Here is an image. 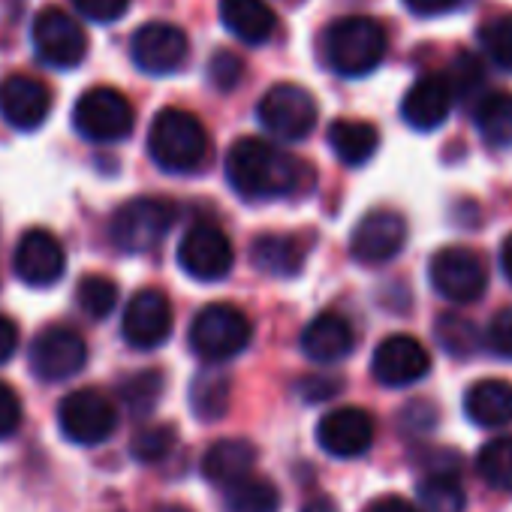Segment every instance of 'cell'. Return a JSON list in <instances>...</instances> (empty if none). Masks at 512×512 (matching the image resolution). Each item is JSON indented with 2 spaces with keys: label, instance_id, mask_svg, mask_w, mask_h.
Segmentation results:
<instances>
[{
  "label": "cell",
  "instance_id": "obj_1",
  "mask_svg": "<svg viewBox=\"0 0 512 512\" xmlns=\"http://www.w3.org/2000/svg\"><path fill=\"white\" fill-rule=\"evenodd\" d=\"M223 169L229 187L247 202L296 196L314 184V169L302 157L256 136H244L232 142Z\"/></svg>",
  "mask_w": 512,
  "mask_h": 512
},
{
  "label": "cell",
  "instance_id": "obj_2",
  "mask_svg": "<svg viewBox=\"0 0 512 512\" xmlns=\"http://www.w3.org/2000/svg\"><path fill=\"white\" fill-rule=\"evenodd\" d=\"M323 64L344 79H362L374 73L386 58V31L377 19L344 16L335 19L320 37Z\"/></svg>",
  "mask_w": 512,
  "mask_h": 512
},
{
  "label": "cell",
  "instance_id": "obj_3",
  "mask_svg": "<svg viewBox=\"0 0 512 512\" xmlns=\"http://www.w3.org/2000/svg\"><path fill=\"white\" fill-rule=\"evenodd\" d=\"M208 133L196 115L187 109H160L148 130L151 160L172 175H187L205 166L208 160Z\"/></svg>",
  "mask_w": 512,
  "mask_h": 512
},
{
  "label": "cell",
  "instance_id": "obj_4",
  "mask_svg": "<svg viewBox=\"0 0 512 512\" xmlns=\"http://www.w3.org/2000/svg\"><path fill=\"white\" fill-rule=\"evenodd\" d=\"M190 350L208 362V365H220L235 359L238 353L247 350L250 338H253V326L244 317L241 308L217 302L202 308L193 323H190Z\"/></svg>",
  "mask_w": 512,
  "mask_h": 512
},
{
  "label": "cell",
  "instance_id": "obj_5",
  "mask_svg": "<svg viewBox=\"0 0 512 512\" xmlns=\"http://www.w3.org/2000/svg\"><path fill=\"white\" fill-rule=\"evenodd\" d=\"M175 217H178V211L169 199L139 196V199L124 202L112 214L109 235L118 244V250H124V253H148L151 247H157L166 238Z\"/></svg>",
  "mask_w": 512,
  "mask_h": 512
},
{
  "label": "cell",
  "instance_id": "obj_6",
  "mask_svg": "<svg viewBox=\"0 0 512 512\" xmlns=\"http://www.w3.org/2000/svg\"><path fill=\"white\" fill-rule=\"evenodd\" d=\"M428 281L446 302L470 305V302L482 299V293L488 287V269L476 250H470L464 244H449L431 256Z\"/></svg>",
  "mask_w": 512,
  "mask_h": 512
},
{
  "label": "cell",
  "instance_id": "obj_7",
  "mask_svg": "<svg viewBox=\"0 0 512 512\" xmlns=\"http://www.w3.org/2000/svg\"><path fill=\"white\" fill-rule=\"evenodd\" d=\"M317 115H320V106H317L314 94L293 82H281V85L269 88L263 94L260 106H256L260 124L284 142H299V139L311 136L317 127Z\"/></svg>",
  "mask_w": 512,
  "mask_h": 512
},
{
  "label": "cell",
  "instance_id": "obj_8",
  "mask_svg": "<svg viewBox=\"0 0 512 512\" xmlns=\"http://www.w3.org/2000/svg\"><path fill=\"white\" fill-rule=\"evenodd\" d=\"M73 124H76L79 136L109 145V142H121L133 133L136 112L121 91L100 85L79 97V103L73 109Z\"/></svg>",
  "mask_w": 512,
  "mask_h": 512
},
{
  "label": "cell",
  "instance_id": "obj_9",
  "mask_svg": "<svg viewBox=\"0 0 512 512\" xmlns=\"http://www.w3.org/2000/svg\"><path fill=\"white\" fill-rule=\"evenodd\" d=\"M58 425L70 443L100 446L118 428V410L100 389H76L58 407Z\"/></svg>",
  "mask_w": 512,
  "mask_h": 512
},
{
  "label": "cell",
  "instance_id": "obj_10",
  "mask_svg": "<svg viewBox=\"0 0 512 512\" xmlns=\"http://www.w3.org/2000/svg\"><path fill=\"white\" fill-rule=\"evenodd\" d=\"M235 250L229 235L214 223H196L178 244V266L187 278L214 284L232 272Z\"/></svg>",
  "mask_w": 512,
  "mask_h": 512
},
{
  "label": "cell",
  "instance_id": "obj_11",
  "mask_svg": "<svg viewBox=\"0 0 512 512\" xmlns=\"http://www.w3.org/2000/svg\"><path fill=\"white\" fill-rule=\"evenodd\" d=\"M34 49L37 58L55 70H73L88 55V37L79 28L76 19H70L64 10L49 7L34 19Z\"/></svg>",
  "mask_w": 512,
  "mask_h": 512
},
{
  "label": "cell",
  "instance_id": "obj_12",
  "mask_svg": "<svg viewBox=\"0 0 512 512\" xmlns=\"http://www.w3.org/2000/svg\"><path fill=\"white\" fill-rule=\"evenodd\" d=\"M407 220L392 208H371L350 235V253L362 266H383L404 250Z\"/></svg>",
  "mask_w": 512,
  "mask_h": 512
},
{
  "label": "cell",
  "instance_id": "obj_13",
  "mask_svg": "<svg viewBox=\"0 0 512 512\" xmlns=\"http://www.w3.org/2000/svg\"><path fill=\"white\" fill-rule=\"evenodd\" d=\"M88 362L85 338L70 326H46L31 344V371L46 383L76 377Z\"/></svg>",
  "mask_w": 512,
  "mask_h": 512
},
{
  "label": "cell",
  "instance_id": "obj_14",
  "mask_svg": "<svg viewBox=\"0 0 512 512\" xmlns=\"http://www.w3.org/2000/svg\"><path fill=\"white\" fill-rule=\"evenodd\" d=\"M133 64L148 76H172L187 64L190 40L178 25L148 22L130 40Z\"/></svg>",
  "mask_w": 512,
  "mask_h": 512
},
{
  "label": "cell",
  "instance_id": "obj_15",
  "mask_svg": "<svg viewBox=\"0 0 512 512\" xmlns=\"http://www.w3.org/2000/svg\"><path fill=\"white\" fill-rule=\"evenodd\" d=\"M67 269V253L55 232L49 229H28L13 253V272L28 287H55L64 278Z\"/></svg>",
  "mask_w": 512,
  "mask_h": 512
},
{
  "label": "cell",
  "instance_id": "obj_16",
  "mask_svg": "<svg viewBox=\"0 0 512 512\" xmlns=\"http://www.w3.org/2000/svg\"><path fill=\"white\" fill-rule=\"evenodd\" d=\"M428 371H431V353L413 335H389L386 341H380L371 359L374 380L389 389L413 386L422 377H428Z\"/></svg>",
  "mask_w": 512,
  "mask_h": 512
},
{
  "label": "cell",
  "instance_id": "obj_17",
  "mask_svg": "<svg viewBox=\"0 0 512 512\" xmlns=\"http://www.w3.org/2000/svg\"><path fill=\"white\" fill-rule=\"evenodd\" d=\"M121 335L133 350H157L172 335V305L160 290H139L121 320Z\"/></svg>",
  "mask_w": 512,
  "mask_h": 512
},
{
  "label": "cell",
  "instance_id": "obj_18",
  "mask_svg": "<svg viewBox=\"0 0 512 512\" xmlns=\"http://www.w3.org/2000/svg\"><path fill=\"white\" fill-rule=\"evenodd\" d=\"M317 443L332 458H359L374 443V416L362 407H338L320 419Z\"/></svg>",
  "mask_w": 512,
  "mask_h": 512
},
{
  "label": "cell",
  "instance_id": "obj_19",
  "mask_svg": "<svg viewBox=\"0 0 512 512\" xmlns=\"http://www.w3.org/2000/svg\"><path fill=\"white\" fill-rule=\"evenodd\" d=\"M52 112V91L46 82L16 73L0 82V115L16 130H37Z\"/></svg>",
  "mask_w": 512,
  "mask_h": 512
},
{
  "label": "cell",
  "instance_id": "obj_20",
  "mask_svg": "<svg viewBox=\"0 0 512 512\" xmlns=\"http://www.w3.org/2000/svg\"><path fill=\"white\" fill-rule=\"evenodd\" d=\"M311 253V238L296 232H266L256 235L250 244V263L263 275L275 278H296L302 275Z\"/></svg>",
  "mask_w": 512,
  "mask_h": 512
},
{
  "label": "cell",
  "instance_id": "obj_21",
  "mask_svg": "<svg viewBox=\"0 0 512 512\" xmlns=\"http://www.w3.org/2000/svg\"><path fill=\"white\" fill-rule=\"evenodd\" d=\"M455 103V91L449 76H422L401 100V118L407 127L419 130V133H431L437 130Z\"/></svg>",
  "mask_w": 512,
  "mask_h": 512
},
{
  "label": "cell",
  "instance_id": "obj_22",
  "mask_svg": "<svg viewBox=\"0 0 512 512\" xmlns=\"http://www.w3.org/2000/svg\"><path fill=\"white\" fill-rule=\"evenodd\" d=\"M356 347L353 326L341 314H320L302 332V353L317 365H335Z\"/></svg>",
  "mask_w": 512,
  "mask_h": 512
},
{
  "label": "cell",
  "instance_id": "obj_23",
  "mask_svg": "<svg viewBox=\"0 0 512 512\" xmlns=\"http://www.w3.org/2000/svg\"><path fill=\"white\" fill-rule=\"evenodd\" d=\"M220 22L244 46H263L278 31V16L266 0H220Z\"/></svg>",
  "mask_w": 512,
  "mask_h": 512
},
{
  "label": "cell",
  "instance_id": "obj_24",
  "mask_svg": "<svg viewBox=\"0 0 512 512\" xmlns=\"http://www.w3.org/2000/svg\"><path fill=\"white\" fill-rule=\"evenodd\" d=\"M256 464V446L241 437H226L211 443V449L202 455V476L211 485H232L244 476H250Z\"/></svg>",
  "mask_w": 512,
  "mask_h": 512
},
{
  "label": "cell",
  "instance_id": "obj_25",
  "mask_svg": "<svg viewBox=\"0 0 512 512\" xmlns=\"http://www.w3.org/2000/svg\"><path fill=\"white\" fill-rule=\"evenodd\" d=\"M464 413L479 428L512 425V383L506 380H479L464 395Z\"/></svg>",
  "mask_w": 512,
  "mask_h": 512
},
{
  "label": "cell",
  "instance_id": "obj_26",
  "mask_svg": "<svg viewBox=\"0 0 512 512\" xmlns=\"http://www.w3.org/2000/svg\"><path fill=\"white\" fill-rule=\"evenodd\" d=\"M329 148L344 166H365L380 148V130L371 121L338 118L329 127Z\"/></svg>",
  "mask_w": 512,
  "mask_h": 512
},
{
  "label": "cell",
  "instance_id": "obj_27",
  "mask_svg": "<svg viewBox=\"0 0 512 512\" xmlns=\"http://www.w3.org/2000/svg\"><path fill=\"white\" fill-rule=\"evenodd\" d=\"M473 124L485 145L491 148H512V94L491 91L476 100Z\"/></svg>",
  "mask_w": 512,
  "mask_h": 512
},
{
  "label": "cell",
  "instance_id": "obj_28",
  "mask_svg": "<svg viewBox=\"0 0 512 512\" xmlns=\"http://www.w3.org/2000/svg\"><path fill=\"white\" fill-rule=\"evenodd\" d=\"M223 506H226V512H278L281 509V491L269 479L244 476V479L226 485Z\"/></svg>",
  "mask_w": 512,
  "mask_h": 512
},
{
  "label": "cell",
  "instance_id": "obj_29",
  "mask_svg": "<svg viewBox=\"0 0 512 512\" xmlns=\"http://www.w3.org/2000/svg\"><path fill=\"white\" fill-rule=\"evenodd\" d=\"M229 377L217 371H202L190 386V407L202 422H214L229 410Z\"/></svg>",
  "mask_w": 512,
  "mask_h": 512
},
{
  "label": "cell",
  "instance_id": "obj_30",
  "mask_svg": "<svg viewBox=\"0 0 512 512\" xmlns=\"http://www.w3.org/2000/svg\"><path fill=\"white\" fill-rule=\"evenodd\" d=\"M476 473L494 491L512 494V434L488 440L476 455Z\"/></svg>",
  "mask_w": 512,
  "mask_h": 512
},
{
  "label": "cell",
  "instance_id": "obj_31",
  "mask_svg": "<svg viewBox=\"0 0 512 512\" xmlns=\"http://www.w3.org/2000/svg\"><path fill=\"white\" fill-rule=\"evenodd\" d=\"M419 503L425 512H464L467 497L458 473H428L419 482Z\"/></svg>",
  "mask_w": 512,
  "mask_h": 512
},
{
  "label": "cell",
  "instance_id": "obj_32",
  "mask_svg": "<svg viewBox=\"0 0 512 512\" xmlns=\"http://www.w3.org/2000/svg\"><path fill=\"white\" fill-rule=\"evenodd\" d=\"M434 335H437L440 347L455 359H470L482 344L476 326L458 314H440V320L434 323Z\"/></svg>",
  "mask_w": 512,
  "mask_h": 512
},
{
  "label": "cell",
  "instance_id": "obj_33",
  "mask_svg": "<svg viewBox=\"0 0 512 512\" xmlns=\"http://www.w3.org/2000/svg\"><path fill=\"white\" fill-rule=\"evenodd\" d=\"M479 46L500 70L512 73V13H497L479 25Z\"/></svg>",
  "mask_w": 512,
  "mask_h": 512
},
{
  "label": "cell",
  "instance_id": "obj_34",
  "mask_svg": "<svg viewBox=\"0 0 512 512\" xmlns=\"http://www.w3.org/2000/svg\"><path fill=\"white\" fill-rule=\"evenodd\" d=\"M76 302L91 320H106L118 305V287L106 275H88L76 287Z\"/></svg>",
  "mask_w": 512,
  "mask_h": 512
},
{
  "label": "cell",
  "instance_id": "obj_35",
  "mask_svg": "<svg viewBox=\"0 0 512 512\" xmlns=\"http://www.w3.org/2000/svg\"><path fill=\"white\" fill-rule=\"evenodd\" d=\"M163 395V374L160 371H139L121 383V398L130 407V413L145 416L154 410V404Z\"/></svg>",
  "mask_w": 512,
  "mask_h": 512
},
{
  "label": "cell",
  "instance_id": "obj_36",
  "mask_svg": "<svg viewBox=\"0 0 512 512\" xmlns=\"http://www.w3.org/2000/svg\"><path fill=\"white\" fill-rule=\"evenodd\" d=\"M175 443H178V431L163 422V425H148V428L136 431L130 449H133V458L136 461L157 464V461H163L175 449Z\"/></svg>",
  "mask_w": 512,
  "mask_h": 512
},
{
  "label": "cell",
  "instance_id": "obj_37",
  "mask_svg": "<svg viewBox=\"0 0 512 512\" xmlns=\"http://www.w3.org/2000/svg\"><path fill=\"white\" fill-rule=\"evenodd\" d=\"M449 82H452L455 97H461V100H479L482 97V85H485L482 64L473 55L461 52L452 61V67H449Z\"/></svg>",
  "mask_w": 512,
  "mask_h": 512
},
{
  "label": "cell",
  "instance_id": "obj_38",
  "mask_svg": "<svg viewBox=\"0 0 512 512\" xmlns=\"http://www.w3.org/2000/svg\"><path fill=\"white\" fill-rule=\"evenodd\" d=\"M241 73H244L241 58L232 55V52H226V49L214 52V58L208 61V82L217 91H232L241 82Z\"/></svg>",
  "mask_w": 512,
  "mask_h": 512
},
{
  "label": "cell",
  "instance_id": "obj_39",
  "mask_svg": "<svg viewBox=\"0 0 512 512\" xmlns=\"http://www.w3.org/2000/svg\"><path fill=\"white\" fill-rule=\"evenodd\" d=\"M482 344L488 347V353H494L497 359H512V308H503L491 317Z\"/></svg>",
  "mask_w": 512,
  "mask_h": 512
},
{
  "label": "cell",
  "instance_id": "obj_40",
  "mask_svg": "<svg viewBox=\"0 0 512 512\" xmlns=\"http://www.w3.org/2000/svg\"><path fill=\"white\" fill-rule=\"evenodd\" d=\"M22 428V401L13 386L0 380V440L13 437Z\"/></svg>",
  "mask_w": 512,
  "mask_h": 512
},
{
  "label": "cell",
  "instance_id": "obj_41",
  "mask_svg": "<svg viewBox=\"0 0 512 512\" xmlns=\"http://www.w3.org/2000/svg\"><path fill=\"white\" fill-rule=\"evenodd\" d=\"M73 7L91 19V22H118L127 10H130V0H73Z\"/></svg>",
  "mask_w": 512,
  "mask_h": 512
},
{
  "label": "cell",
  "instance_id": "obj_42",
  "mask_svg": "<svg viewBox=\"0 0 512 512\" xmlns=\"http://www.w3.org/2000/svg\"><path fill=\"white\" fill-rule=\"evenodd\" d=\"M338 389H341V383L332 380V377H308V380L299 383V392H302L305 401H326V398H332Z\"/></svg>",
  "mask_w": 512,
  "mask_h": 512
},
{
  "label": "cell",
  "instance_id": "obj_43",
  "mask_svg": "<svg viewBox=\"0 0 512 512\" xmlns=\"http://www.w3.org/2000/svg\"><path fill=\"white\" fill-rule=\"evenodd\" d=\"M458 4H461V0H404V7L413 16H422V19H434V16L452 13Z\"/></svg>",
  "mask_w": 512,
  "mask_h": 512
},
{
  "label": "cell",
  "instance_id": "obj_44",
  "mask_svg": "<svg viewBox=\"0 0 512 512\" xmlns=\"http://www.w3.org/2000/svg\"><path fill=\"white\" fill-rule=\"evenodd\" d=\"M16 347H19V326L10 317L0 314V365L13 359Z\"/></svg>",
  "mask_w": 512,
  "mask_h": 512
},
{
  "label": "cell",
  "instance_id": "obj_45",
  "mask_svg": "<svg viewBox=\"0 0 512 512\" xmlns=\"http://www.w3.org/2000/svg\"><path fill=\"white\" fill-rule=\"evenodd\" d=\"M365 512H419V509H416L410 500L389 494V497H377V500H371V503L365 506Z\"/></svg>",
  "mask_w": 512,
  "mask_h": 512
},
{
  "label": "cell",
  "instance_id": "obj_46",
  "mask_svg": "<svg viewBox=\"0 0 512 512\" xmlns=\"http://www.w3.org/2000/svg\"><path fill=\"white\" fill-rule=\"evenodd\" d=\"M500 269H503V278L512 284V235H506L500 244Z\"/></svg>",
  "mask_w": 512,
  "mask_h": 512
},
{
  "label": "cell",
  "instance_id": "obj_47",
  "mask_svg": "<svg viewBox=\"0 0 512 512\" xmlns=\"http://www.w3.org/2000/svg\"><path fill=\"white\" fill-rule=\"evenodd\" d=\"M302 512H338V509H335V503L329 497H311Z\"/></svg>",
  "mask_w": 512,
  "mask_h": 512
},
{
  "label": "cell",
  "instance_id": "obj_48",
  "mask_svg": "<svg viewBox=\"0 0 512 512\" xmlns=\"http://www.w3.org/2000/svg\"><path fill=\"white\" fill-rule=\"evenodd\" d=\"M154 512H190V509L181 506V503H163V506H157Z\"/></svg>",
  "mask_w": 512,
  "mask_h": 512
}]
</instances>
